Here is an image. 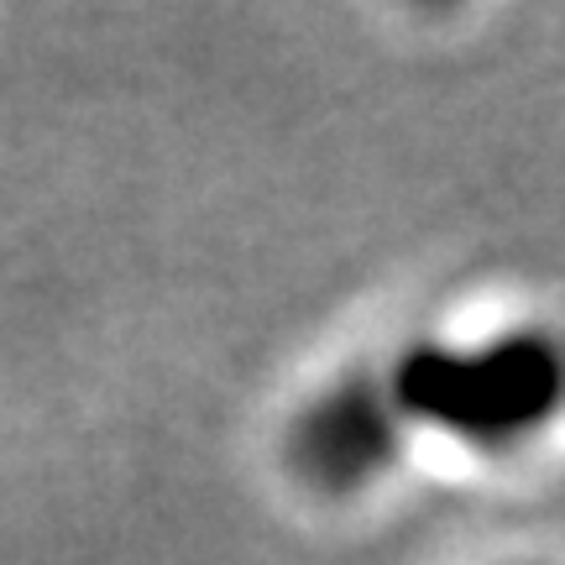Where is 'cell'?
<instances>
[{
    "label": "cell",
    "mask_w": 565,
    "mask_h": 565,
    "mask_svg": "<svg viewBox=\"0 0 565 565\" xmlns=\"http://www.w3.org/2000/svg\"><path fill=\"white\" fill-rule=\"evenodd\" d=\"M404 424L408 419L387 377L345 372L294 414L282 435V456L303 487L324 498H345L393 471L404 450Z\"/></svg>",
    "instance_id": "cell-2"
},
{
    "label": "cell",
    "mask_w": 565,
    "mask_h": 565,
    "mask_svg": "<svg viewBox=\"0 0 565 565\" xmlns=\"http://www.w3.org/2000/svg\"><path fill=\"white\" fill-rule=\"evenodd\" d=\"M387 383L408 424L503 450L565 408V345L550 330H508L487 345H414Z\"/></svg>",
    "instance_id": "cell-1"
}]
</instances>
